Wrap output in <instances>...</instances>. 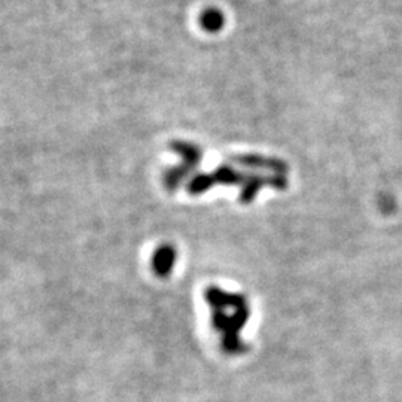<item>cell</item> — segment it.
I'll list each match as a JSON object with an SVG mask.
<instances>
[{"mask_svg": "<svg viewBox=\"0 0 402 402\" xmlns=\"http://www.w3.org/2000/svg\"><path fill=\"white\" fill-rule=\"evenodd\" d=\"M204 297L212 307L213 327L221 335L223 350L231 355L240 353L243 350V343H240L238 334L249 316L245 298L223 292L219 287H208Z\"/></svg>", "mask_w": 402, "mask_h": 402, "instance_id": "cell-1", "label": "cell"}, {"mask_svg": "<svg viewBox=\"0 0 402 402\" xmlns=\"http://www.w3.org/2000/svg\"><path fill=\"white\" fill-rule=\"evenodd\" d=\"M245 185L241 189V200L250 201L256 196V191L261 186L267 185V181L264 178H246L245 174L236 171L230 167H221L216 169L212 174H200L197 178L192 179L188 185V191L192 196H199L201 192L211 189L213 185Z\"/></svg>", "mask_w": 402, "mask_h": 402, "instance_id": "cell-2", "label": "cell"}, {"mask_svg": "<svg viewBox=\"0 0 402 402\" xmlns=\"http://www.w3.org/2000/svg\"><path fill=\"white\" fill-rule=\"evenodd\" d=\"M171 149L181 155L182 164L178 167H173L166 173L164 185L169 191L178 189L181 182L186 178L189 171H192L199 166L201 159V151L200 148L196 147V144L185 143V142H174L171 144Z\"/></svg>", "mask_w": 402, "mask_h": 402, "instance_id": "cell-3", "label": "cell"}, {"mask_svg": "<svg viewBox=\"0 0 402 402\" xmlns=\"http://www.w3.org/2000/svg\"><path fill=\"white\" fill-rule=\"evenodd\" d=\"M176 263V250L170 245H163L159 246L152 258V268L154 273L159 277H167L170 273L173 271Z\"/></svg>", "mask_w": 402, "mask_h": 402, "instance_id": "cell-4", "label": "cell"}, {"mask_svg": "<svg viewBox=\"0 0 402 402\" xmlns=\"http://www.w3.org/2000/svg\"><path fill=\"white\" fill-rule=\"evenodd\" d=\"M200 23L206 31L215 33V31L221 30L223 26V15L218 9H207L201 14Z\"/></svg>", "mask_w": 402, "mask_h": 402, "instance_id": "cell-5", "label": "cell"}]
</instances>
